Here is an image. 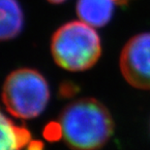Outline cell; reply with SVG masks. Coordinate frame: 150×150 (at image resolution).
<instances>
[{
	"instance_id": "6da1fadb",
	"label": "cell",
	"mask_w": 150,
	"mask_h": 150,
	"mask_svg": "<svg viewBox=\"0 0 150 150\" xmlns=\"http://www.w3.org/2000/svg\"><path fill=\"white\" fill-rule=\"evenodd\" d=\"M60 135L73 150H99L113 135L112 116L104 103L93 98L69 103L59 118Z\"/></svg>"
},
{
	"instance_id": "7a4b0ae2",
	"label": "cell",
	"mask_w": 150,
	"mask_h": 150,
	"mask_svg": "<svg viewBox=\"0 0 150 150\" xmlns=\"http://www.w3.org/2000/svg\"><path fill=\"white\" fill-rule=\"evenodd\" d=\"M50 50L60 67L68 71H84L100 59L101 38L93 27L82 21L69 22L53 33Z\"/></svg>"
},
{
	"instance_id": "3957f363",
	"label": "cell",
	"mask_w": 150,
	"mask_h": 150,
	"mask_svg": "<svg viewBox=\"0 0 150 150\" xmlns=\"http://www.w3.org/2000/svg\"><path fill=\"white\" fill-rule=\"evenodd\" d=\"M49 100V84L37 70H15L8 75L3 85V103L8 112L17 118L32 119L39 116Z\"/></svg>"
},
{
	"instance_id": "277c9868",
	"label": "cell",
	"mask_w": 150,
	"mask_h": 150,
	"mask_svg": "<svg viewBox=\"0 0 150 150\" xmlns=\"http://www.w3.org/2000/svg\"><path fill=\"white\" fill-rule=\"evenodd\" d=\"M124 79L139 90H150V32L135 35L124 45L119 59Z\"/></svg>"
},
{
	"instance_id": "5b68a950",
	"label": "cell",
	"mask_w": 150,
	"mask_h": 150,
	"mask_svg": "<svg viewBox=\"0 0 150 150\" xmlns=\"http://www.w3.org/2000/svg\"><path fill=\"white\" fill-rule=\"evenodd\" d=\"M0 150H43L26 128L16 124L0 108Z\"/></svg>"
},
{
	"instance_id": "8992f818",
	"label": "cell",
	"mask_w": 150,
	"mask_h": 150,
	"mask_svg": "<svg viewBox=\"0 0 150 150\" xmlns=\"http://www.w3.org/2000/svg\"><path fill=\"white\" fill-rule=\"evenodd\" d=\"M24 27V14L18 0H0V42L18 36Z\"/></svg>"
},
{
	"instance_id": "52a82bcc",
	"label": "cell",
	"mask_w": 150,
	"mask_h": 150,
	"mask_svg": "<svg viewBox=\"0 0 150 150\" xmlns=\"http://www.w3.org/2000/svg\"><path fill=\"white\" fill-rule=\"evenodd\" d=\"M114 2V0H78L76 11L83 23L93 27H101L112 17Z\"/></svg>"
},
{
	"instance_id": "ba28073f",
	"label": "cell",
	"mask_w": 150,
	"mask_h": 150,
	"mask_svg": "<svg viewBox=\"0 0 150 150\" xmlns=\"http://www.w3.org/2000/svg\"><path fill=\"white\" fill-rule=\"evenodd\" d=\"M50 3H52V4H61V3L65 2L66 0H47Z\"/></svg>"
},
{
	"instance_id": "9c48e42d",
	"label": "cell",
	"mask_w": 150,
	"mask_h": 150,
	"mask_svg": "<svg viewBox=\"0 0 150 150\" xmlns=\"http://www.w3.org/2000/svg\"><path fill=\"white\" fill-rule=\"evenodd\" d=\"M115 2H117L118 4H127V3H129L131 0H114Z\"/></svg>"
}]
</instances>
